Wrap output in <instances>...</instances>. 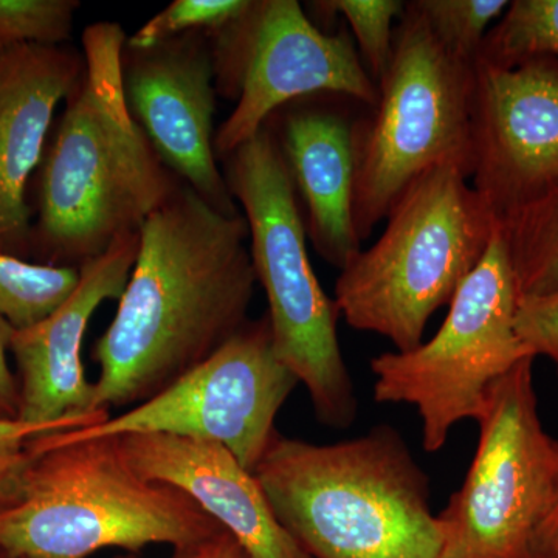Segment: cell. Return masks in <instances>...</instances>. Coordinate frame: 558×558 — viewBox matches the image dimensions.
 I'll return each instance as SVG.
<instances>
[{
    "mask_svg": "<svg viewBox=\"0 0 558 558\" xmlns=\"http://www.w3.org/2000/svg\"><path fill=\"white\" fill-rule=\"evenodd\" d=\"M116 439L140 475L189 495L240 542L248 558H311L279 524L255 473L226 447L160 433Z\"/></svg>",
    "mask_w": 558,
    "mask_h": 558,
    "instance_id": "2e32d148",
    "label": "cell"
},
{
    "mask_svg": "<svg viewBox=\"0 0 558 558\" xmlns=\"http://www.w3.org/2000/svg\"><path fill=\"white\" fill-rule=\"evenodd\" d=\"M300 381L278 359L267 314L250 322L216 354L170 388L92 427L60 432L65 440L160 433L220 444L255 472L275 421Z\"/></svg>",
    "mask_w": 558,
    "mask_h": 558,
    "instance_id": "8fae6325",
    "label": "cell"
},
{
    "mask_svg": "<svg viewBox=\"0 0 558 558\" xmlns=\"http://www.w3.org/2000/svg\"><path fill=\"white\" fill-rule=\"evenodd\" d=\"M498 220L520 299L558 292V185Z\"/></svg>",
    "mask_w": 558,
    "mask_h": 558,
    "instance_id": "ac0fdd59",
    "label": "cell"
},
{
    "mask_svg": "<svg viewBox=\"0 0 558 558\" xmlns=\"http://www.w3.org/2000/svg\"><path fill=\"white\" fill-rule=\"evenodd\" d=\"M83 70V53L69 46L0 50V253L28 260V180L46 153L54 109L68 100Z\"/></svg>",
    "mask_w": 558,
    "mask_h": 558,
    "instance_id": "9a60e30c",
    "label": "cell"
},
{
    "mask_svg": "<svg viewBox=\"0 0 558 558\" xmlns=\"http://www.w3.org/2000/svg\"><path fill=\"white\" fill-rule=\"evenodd\" d=\"M531 558H558V464L548 505L532 534Z\"/></svg>",
    "mask_w": 558,
    "mask_h": 558,
    "instance_id": "83f0119b",
    "label": "cell"
},
{
    "mask_svg": "<svg viewBox=\"0 0 558 558\" xmlns=\"http://www.w3.org/2000/svg\"><path fill=\"white\" fill-rule=\"evenodd\" d=\"M418 13L451 57L475 65L483 51L488 25L509 9L508 0H416Z\"/></svg>",
    "mask_w": 558,
    "mask_h": 558,
    "instance_id": "44dd1931",
    "label": "cell"
},
{
    "mask_svg": "<svg viewBox=\"0 0 558 558\" xmlns=\"http://www.w3.org/2000/svg\"><path fill=\"white\" fill-rule=\"evenodd\" d=\"M138 233L128 234L100 258L81 267L78 286L53 314L31 328L14 329L10 352L16 362L21 421L60 424L109 417L95 411L94 384L87 381L81 348L92 315L105 301L120 300L137 259Z\"/></svg>",
    "mask_w": 558,
    "mask_h": 558,
    "instance_id": "5bb4252c",
    "label": "cell"
},
{
    "mask_svg": "<svg viewBox=\"0 0 558 558\" xmlns=\"http://www.w3.org/2000/svg\"><path fill=\"white\" fill-rule=\"evenodd\" d=\"M354 126L336 110L301 106L289 109L274 131L306 205L312 245L339 270L362 250L354 222Z\"/></svg>",
    "mask_w": 558,
    "mask_h": 558,
    "instance_id": "e0dca14e",
    "label": "cell"
},
{
    "mask_svg": "<svg viewBox=\"0 0 558 558\" xmlns=\"http://www.w3.org/2000/svg\"><path fill=\"white\" fill-rule=\"evenodd\" d=\"M80 269L44 266L0 253V317L14 329L53 314L78 286Z\"/></svg>",
    "mask_w": 558,
    "mask_h": 558,
    "instance_id": "d6986e66",
    "label": "cell"
},
{
    "mask_svg": "<svg viewBox=\"0 0 558 558\" xmlns=\"http://www.w3.org/2000/svg\"><path fill=\"white\" fill-rule=\"evenodd\" d=\"M475 65L451 57L413 2L405 3L379 102L371 120L354 126L360 241L424 172L457 165L472 178Z\"/></svg>",
    "mask_w": 558,
    "mask_h": 558,
    "instance_id": "52a82bcc",
    "label": "cell"
},
{
    "mask_svg": "<svg viewBox=\"0 0 558 558\" xmlns=\"http://www.w3.org/2000/svg\"><path fill=\"white\" fill-rule=\"evenodd\" d=\"M32 459V451L0 457V510L13 505L20 495L22 473Z\"/></svg>",
    "mask_w": 558,
    "mask_h": 558,
    "instance_id": "f546056e",
    "label": "cell"
},
{
    "mask_svg": "<svg viewBox=\"0 0 558 558\" xmlns=\"http://www.w3.org/2000/svg\"><path fill=\"white\" fill-rule=\"evenodd\" d=\"M138 236L116 318L92 349L95 411L160 395L250 322L256 275L244 215L216 211L180 182Z\"/></svg>",
    "mask_w": 558,
    "mask_h": 558,
    "instance_id": "6da1fadb",
    "label": "cell"
},
{
    "mask_svg": "<svg viewBox=\"0 0 558 558\" xmlns=\"http://www.w3.org/2000/svg\"><path fill=\"white\" fill-rule=\"evenodd\" d=\"M519 301L498 220L483 259L454 293L435 337L411 351L371 360L374 399L416 407L429 453L446 446L459 422L478 421L490 388L532 357L517 333Z\"/></svg>",
    "mask_w": 558,
    "mask_h": 558,
    "instance_id": "ba28073f",
    "label": "cell"
},
{
    "mask_svg": "<svg viewBox=\"0 0 558 558\" xmlns=\"http://www.w3.org/2000/svg\"><path fill=\"white\" fill-rule=\"evenodd\" d=\"M90 422L68 421L60 424H31L21 418H0V457H11L27 450L28 444L50 433L92 427Z\"/></svg>",
    "mask_w": 558,
    "mask_h": 558,
    "instance_id": "484cf974",
    "label": "cell"
},
{
    "mask_svg": "<svg viewBox=\"0 0 558 558\" xmlns=\"http://www.w3.org/2000/svg\"><path fill=\"white\" fill-rule=\"evenodd\" d=\"M116 558H142L138 554H124ZM172 558H248L244 548L229 531L222 529L215 537L191 548L174 550Z\"/></svg>",
    "mask_w": 558,
    "mask_h": 558,
    "instance_id": "f1b7e54d",
    "label": "cell"
},
{
    "mask_svg": "<svg viewBox=\"0 0 558 558\" xmlns=\"http://www.w3.org/2000/svg\"><path fill=\"white\" fill-rule=\"evenodd\" d=\"M216 86L236 108L216 132V156L227 157L255 137L271 113L300 98L336 94L369 108L379 86L347 32L326 35L296 0L252 2L247 13L209 35Z\"/></svg>",
    "mask_w": 558,
    "mask_h": 558,
    "instance_id": "30bf717a",
    "label": "cell"
},
{
    "mask_svg": "<svg viewBox=\"0 0 558 558\" xmlns=\"http://www.w3.org/2000/svg\"><path fill=\"white\" fill-rule=\"evenodd\" d=\"M250 7V0H175L128 38L126 47L145 50L189 33L213 35L241 20Z\"/></svg>",
    "mask_w": 558,
    "mask_h": 558,
    "instance_id": "603a6c76",
    "label": "cell"
},
{
    "mask_svg": "<svg viewBox=\"0 0 558 558\" xmlns=\"http://www.w3.org/2000/svg\"><path fill=\"white\" fill-rule=\"evenodd\" d=\"M253 473L311 558H442L428 476L389 425L336 444L278 433Z\"/></svg>",
    "mask_w": 558,
    "mask_h": 558,
    "instance_id": "3957f363",
    "label": "cell"
},
{
    "mask_svg": "<svg viewBox=\"0 0 558 558\" xmlns=\"http://www.w3.org/2000/svg\"><path fill=\"white\" fill-rule=\"evenodd\" d=\"M0 558H10V557H7L5 554H3L2 550H0Z\"/></svg>",
    "mask_w": 558,
    "mask_h": 558,
    "instance_id": "4dcf8cb0",
    "label": "cell"
},
{
    "mask_svg": "<svg viewBox=\"0 0 558 558\" xmlns=\"http://www.w3.org/2000/svg\"><path fill=\"white\" fill-rule=\"evenodd\" d=\"M312 7L328 13L329 17L336 14L344 17L360 60L379 86L395 50L392 21L396 16L402 17L405 3L398 0H325L312 3Z\"/></svg>",
    "mask_w": 558,
    "mask_h": 558,
    "instance_id": "7402d4cb",
    "label": "cell"
},
{
    "mask_svg": "<svg viewBox=\"0 0 558 558\" xmlns=\"http://www.w3.org/2000/svg\"><path fill=\"white\" fill-rule=\"evenodd\" d=\"M20 495L0 510V550L10 558H89L101 549L140 554L149 545L191 548L222 531L179 488L145 478L116 438L27 447Z\"/></svg>",
    "mask_w": 558,
    "mask_h": 558,
    "instance_id": "277c9868",
    "label": "cell"
},
{
    "mask_svg": "<svg viewBox=\"0 0 558 558\" xmlns=\"http://www.w3.org/2000/svg\"><path fill=\"white\" fill-rule=\"evenodd\" d=\"M470 180L498 219L558 185V61L476 62Z\"/></svg>",
    "mask_w": 558,
    "mask_h": 558,
    "instance_id": "4fadbf2b",
    "label": "cell"
},
{
    "mask_svg": "<svg viewBox=\"0 0 558 558\" xmlns=\"http://www.w3.org/2000/svg\"><path fill=\"white\" fill-rule=\"evenodd\" d=\"M497 213L457 165L433 168L403 191L387 227L340 270L339 315L387 337L396 351L422 343L429 318L453 299L494 238Z\"/></svg>",
    "mask_w": 558,
    "mask_h": 558,
    "instance_id": "5b68a950",
    "label": "cell"
},
{
    "mask_svg": "<svg viewBox=\"0 0 558 558\" xmlns=\"http://www.w3.org/2000/svg\"><path fill=\"white\" fill-rule=\"evenodd\" d=\"M216 70L208 33L145 50L124 47L123 89L131 116L168 170L226 216L240 215L215 149Z\"/></svg>",
    "mask_w": 558,
    "mask_h": 558,
    "instance_id": "7c38bea8",
    "label": "cell"
},
{
    "mask_svg": "<svg viewBox=\"0 0 558 558\" xmlns=\"http://www.w3.org/2000/svg\"><path fill=\"white\" fill-rule=\"evenodd\" d=\"M80 7L76 0H0V50L65 46Z\"/></svg>",
    "mask_w": 558,
    "mask_h": 558,
    "instance_id": "cb8c5ba5",
    "label": "cell"
},
{
    "mask_svg": "<svg viewBox=\"0 0 558 558\" xmlns=\"http://www.w3.org/2000/svg\"><path fill=\"white\" fill-rule=\"evenodd\" d=\"M223 163L231 196L248 223L250 255L269 301L275 352L306 387L318 421L347 428L359 403L341 355L340 315L312 269L299 194L274 131L264 124Z\"/></svg>",
    "mask_w": 558,
    "mask_h": 558,
    "instance_id": "8992f818",
    "label": "cell"
},
{
    "mask_svg": "<svg viewBox=\"0 0 558 558\" xmlns=\"http://www.w3.org/2000/svg\"><path fill=\"white\" fill-rule=\"evenodd\" d=\"M534 360H521L488 391L475 458L438 515L442 558H531L558 464V440L538 416Z\"/></svg>",
    "mask_w": 558,
    "mask_h": 558,
    "instance_id": "9c48e42d",
    "label": "cell"
},
{
    "mask_svg": "<svg viewBox=\"0 0 558 558\" xmlns=\"http://www.w3.org/2000/svg\"><path fill=\"white\" fill-rule=\"evenodd\" d=\"M517 333L532 357H548L558 374V292L520 299Z\"/></svg>",
    "mask_w": 558,
    "mask_h": 558,
    "instance_id": "d4e9b609",
    "label": "cell"
},
{
    "mask_svg": "<svg viewBox=\"0 0 558 558\" xmlns=\"http://www.w3.org/2000/svg\"><path fill=\"white\" fill-rule=\"evenodd\" d=\"M14 328L0 317V418L20 416V385L16 374L11 373L7 355L10 352L11 337Z\"/></svg>",
    "mask_w": 558,
    "mask_h": 558,
    "instance_id": "4316f807",
    "label": "cell"
},
{
    "mask_svg": "<svg viewBox=\"0 0 558 558\" xmlns=\"http://www.w3.org/2000/svg\"><path fill=\"white\" fill-rule=\"evenodd\" d=\"M126 40L116 22L83 33V75L40 161L31 263L81 269L138 233L180 185L128 108Z\"/></svg>",
    "mask_w": 558,
    "mask_h": 558,
    "instance_id": "7a4b0ae2",
    "label": "cell"
},
{
    "mask_svg": "<svg viewBox=\"0 0 558 558\" xmlns=\"http://www.w3.org/2000/svg\"><path fill=\"white\" fill-rule=\"evenodd\" d=\"M558 61V0H515L488 32L480 60L512 68L532 58Z\"/></svg>",
    "mask_w": 558,
    "mask_h": 558,
    "instance_id": "ffe728a7",
    "label": "cell"
}]
</instances>
